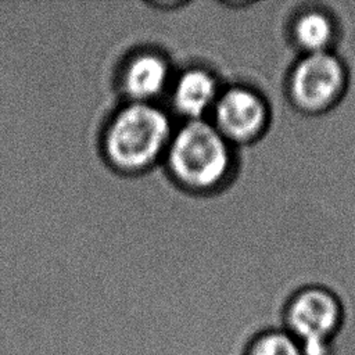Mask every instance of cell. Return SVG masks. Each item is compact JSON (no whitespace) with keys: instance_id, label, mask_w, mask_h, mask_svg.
Instances as JSON below:
<instances>
[{"instance_id":"cell-1","label":"cell","mask_w":355,"mask_h":355,"mask_svg":"<svg viewBox=\"0 0 355 355\" xmlns=\"http://www.w3.org/2000/svg\"><path fill=\"white\" fill-rule=\"evenodd\" d=\"M176 126L161 103L122 101L103 126V157L121 173L147 172L162 164Z\"/></svg>"},{"instance_id":"cell-2","label":"cell","mask_w":355,"mask_h":355,"mask_svg":"<svg viewBox=\"0 0 355 355\" xmlns=\"http://www.w3.org/2000/svg\"><path fill=\"white\" fill-rule=\"evenodd\" d=\"M234 162L236 147L209 119H200L178 123L162 165L182 189L211 193L227 182Z\"/></svg>"},{"instance_id":"cell-3","label":"cell","mask_w":355,"mask_h":355,"mask_svg":"<svg viewBox=\"0 0 355 355\" xmlns=\"http://www.w3.org/2000/svg\"><path fill=\"white\" fill-rule=\"evenodd\" d=\"M345 304L334 288L308 283L295 287L282 312V327L301 345L304 355H333L345 323Z\"/></svg>"},{"instance_id":"cell-4","label":"cell","mask_w":355,"mask_h":355,"mask_svg":"<svg viewBox=\"0 0 355 355\" xmlns=\"http://www.w3.org/2000/svg\"><path fill=\"white\" fill-rule=\"evenodd\" d=\"M349 71L336 53L298 55L284 78V94L291 107L316 116L331 111L345 96Z\"/></svg>"},{"instance_id":"cell-5","label":"cell","mask_w":355,"mask_h":355,"mask_svg":"<svg viewBox=\"0 0 355 355\" xmlns=\"http://www.w3.org/2000/svg\"><path fill=\"white\" fill-rule=\"evenodd\" d=\"M209 121L234 147L261 140L273 122V105L268 94L251 82L223 86Z\"/></svg>"},{"instance_id":"cell-6","label":"cell","mask_w":355,"mask_h":355,"mask_svg":"<svg viewBox=\"0 0 355 355\" xmlns=\"http://www.w3.org/2000/svg\"><path fill=\"white\" fill-rule=\"evenodd\" d=\"M176 68L169 55L151 44H136L123 57L116 86L123 101L159 103L166 97Z\"/></svg>"},{"instance_id":"cell-7","label":"cell","mask_w":355,"mask_h":355,"mask_svg":"<svg viewBox=\"0 0 355 355\" xmlns=\"http://www.w3.org/2000/svg\"><path fill=\"white\" fill-rule=\"evenodd\" d=\"M223 83L202 64H184L176 69L168 90L166 108L180 122L209 119Z\"/></svg>"},{"instance_id":"cell-8","label":"cell","mask_w":355,"mask_h":355,"mask_svg":"<svg viewBox=\"0 0 355 355\" xmlns=\"http://www.w3.org/2000/svg\"><path fill=\"white\" fill-rule=\"evenodd\" d=\"M287 37L298 55L336 51L340 40V22L326 7L304 6L291 14Z\"/></svg>"},{"instance_id":"cell-9","label":"cell","mask_w":355,"mask_h":355,"mask_svg":"<svg viewBox=\"0 0 355 355\" xmlns=\"http://www.w3.org/2000/svg\"><path fill=\"white\" fill-rule=\"evenodd\" d=\"M244 355H304L300 343L283 327H269L257 333Z\"/></svg>"}]
</instances>
